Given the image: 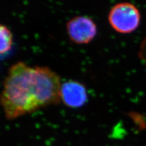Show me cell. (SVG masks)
<instances>
[{
  "label": "cell",
  "instance_id": "obj_4",
  "mask_svg": "<svg viewBox=\"0 0 146 146\" xmlns=\"http://www.w3.org/2000/svg\"><path fill=\"white\" fill-rule=\"evenodd\" d=\"M61 101L70 108H80L87 102L88 91L82 82L70 80L62 84L60 90Z\"/></svg>",
  "mask_w": 146,
  "mask_h": 146
},
{
  "label": "cell",
  "instance_id": "obj_5",
  "mask_svg": "<svg viewBox=\"0 0 146 146\" xmlns=\"http://www.w3.org/2000/svg\"><path fill=\"white\" fill-rule=\"evenodd\" d=\"M0 37H1L0 53L1 55L6 54L12 49L13 45V35L9 27L3 24L0 26Z\"/></svg>",
  "mask_w": 146,
  "mask_h": 146
},
{
  "label": "cell",
  "instance_id": "obj_2",
  "mask_svg": "<svg viewBox=\"0 0 146 146\" xmlns=\"http://www.w3.org/2000/svg\"><path fill=\"white\" fill-rule=\"evenodd\" d=\"M108 20L111 27L117 33L130 34L139 26L141 14L133 4L123 2L112 7L108 13Z\"/></svg>",
  "mask_w": 146,
  "mask_h": 146
},
{
  "label": "cell",
  "instance_id": "obj_1",
  "mask_svg": "<svg viewBox=\"0 0 146 146\" xmlns=\"http://www.w3.org/2000/svg\"><path fill=\"white\" fill-rule=\"evenodd\" d=\"M60 77L46 66L17 62L9 68L3 82L1 102L6 117L13 119L61 102Z\"/></svg>",
  "mask_w": 146,
  "mask_h": 146
},
{
  "label": "cell",
  "instance_id": "obj_3",
  "mask_svg": "<svg viewBox=\"0 0 146 146\" xmlns=\"http://www.w3.org/2000/svg\"><path fill=\"white\" fill-rule=\"evenodd\" d=\"M70 40L77 44H86L92 42L98 33L97 25L89 17L79 15L71 18L66 25Z\"/></svg>",
  "mask_w": 146,
  "mask_h": 146
}]
</instances>
